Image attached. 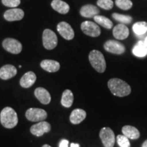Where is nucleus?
<instances>
[{
  "label": "nucleus",
  "instance_id": "1",
  "mask_svg": "<svg viewBox=\"0 0 147 147\" xmlns=\"http://www.w3.org/2000/svg\"><path fill=\"white\" fill-rule=\"evenodd\" d=\"M108 87L114 95L118 97H125L131 93V89L124 80L119 78H111L108 80Z\"/></svg>",
  "mask_w": 147,
  "mask_h": 147
},
{
  "label": "nucleus",
  "instance_id": "2",
  "mask_svg": "<svg viewBox=\"0 0 147 147\" xmlns=\"http://www.w3.org/2000/svg\"><path fill=\"white\" fill-rule=\"evenodd\" d=\"M18 116L16 111L10 107H5L0 113V121L5 128L12 129L18 124Z\"/></svg>",
  "mask_w": 147,
  "mask_h": 147
},
{
  "label": "nucleus",
  "instance_id": "3",
  "mask_svg": "<svg viewBox=\"0 0 147 147\" xmlns=\"http://www.w3.org/2000/svg\"><path fill=\"white\" fill-rule=\"evenodd\" d=\"M89 60L92 67L99 73L104 72L106 68V60L100 51L93 50L89 55Z\"/></svg>",
  "mask_w": 147,
  "mask_h": 147
},
{
  "label": "nucleus",
  "instance_id": "4",
  "mask_svg": "<svg viewBox=\"0 0 147 147\" xmlns=\"http://www.w3.org/2000/svg\"><path fill=\"white\" fill-rule=\"evenodd\" d=\"M43 46L47 50H53L57 46L58 39L54 32L49 29H46L42 34Z\"/></svg>",
  "mask_w": 147,
  "mask_h": 147
},
{
  "label": "nucleus",
  "instance_id": "5",
  "mask_svg": "<svg viewBox=\"0 0 147 147\" xmlns=\"http://www.w3.org/2000/svg\"><path fill=\"white\" fill-rule=\"evenodd\" d=\"M25 117L27 120L32 122H40L47 118V113L41 108H31L26 111Z\"/></svg>",
  "mask_w": 147,
  "mask_h": 147
},
{
  "label": "nucleus",
  "instance_id": "6",
  "mask_svg": "<svg viewBox=\"0 0 147 147\" xmlns=\"http://www.w3.org/2000/svg\"><path fill=\"white\" fill-rule=\"evenodd\" d=\"M2 46L5 51L14 55L19 54L23 49L21 42L11 38H5L2 42Z\"/></svg>",
  "mask_w": 147,
  "mask_h": 147
},
{
  "label": "nucleus",
  "instance_id": "7",
  "mask_svg": "<svg viewBox=\"0 0 147 147\" xmlns=\"http://www.w3.org/2000/svg\"><path fill=\"white\" fill-rule=\"evenodd\" d=\"M100 137L105 147H113L115 142V133L110 127H103L100 131Z\"/></svg>",
  "mask_w": 147,
  "mask_h": 147
},
{
  "label": "nucleus",
  "instance_id": "8",
  "mask_svg": "<svg viewBox=\"0 0 147 147\" xmlns=\"http://www.w3.org/2000/svg\"><path fill=\"white\" fill-rule=\"evenodd\" d=\"M81 29L82 32L88 36L96 38L101 34L100 27L96 23L92 21H84L81 24Z\"/></svg>",
  "mask_w": 147,
  "mask_h": 147
},
{
  "label": "nucleus",
  "instance_id": "9",
  "mask_svg": "<svg viewBox=\"0 0 147 147\" xmlns=\"http://www.w3.org/2000/svg\"><path fill=\"white\" fill-rule=\"evenodd\" d=\"M104 48L107 52L116 55H122L125 51V47L122 43L113 40L106 41L104 45Z\"/></svg>",
  "mask_w": 147,
  "mask_h": 147
},
{
  "label": "nucleus",
  "instance_id": "10",
  "mask_svg": "<svg viewBox=\"0 0 147 147\" xmlns=\"http://www.w3.org/2000/svg\"><path fill=\"white\" fill-rule=\"evenodd\" d=\"M57 32L64 39L71 40L74 38V32L71 25L65 21H62L57 25Z\"/></svg>",
  "mask_w": 147,
  "mask_h": 147
},
{
  "label": "nucleus",
  "instance_id": "11",
  "mask_svg": "<svg viewBox=\"0 0 147 147\" xmlns=\"http://www.w3.org/2000/svg\"><path fill=\"white\" fill-rule=\"evenodd\" d=\"M51 126L47 121H40L37 124L32 125L30 128V131L33 135L40 137L45 133H49L51 131Z\"/></svg>",
  "mask_w": 147,
  "mask_h": 147
},
{
  "label": "nucleus",
  "instance_id": "12",
  "mask_svg": "<svg viewBox=\"0 0 147 147\" xmlns=\"http://www.w3.org/2000/svg\"><path fill=\"white\" fill-rule=\"evenodd\" d=\"M23 10L19 8H12L6 10L3 14V17L8 21H21L24 17Z\"/></svg>",
  "mask_w": 147,
  "mask_h": 147
},
{
  "label": "nucleus",
  "instance_id": "13",
  "mask_svg": "<svg viewBox=\"0 0 147 147\" xmlns=\"http://www.w3.org/2000/svg\"><path fill=\"white\" fill-rule=\"evenodd\" d=\"M113 34L116 39L122 40L126 39L129 36V30L128 27L125 26V25L120 23L114 27Z\"/></svg>",
  "mask_w": 147,
  "mask_h": 147
},
{
  "label": "nucleus",
  "instance_id": "14",
  "mask_svg": "<svg viewBox=\"0 0 147 147\" xmlns=\"http://www.w3.org/2000/svg\"><path fill=\"white\" fill-rule=\"evenodd\" d=\"M17 74V69L14 65H3L0 68V78L2 80H8L13 78Z\"/></svg>",
  "mask_w": 147,
  "mask_h": 147
},
{
  "label": "nucleus",
  "instance_id": "15",
  "mask_svg": "<svg viewBox=\"0 0 147 147\" xmlns=\"http://www.w3.org/2000/svg\"><path fill=\"white\" fill-rule=\"evenodd\" d=\"M35 96L42 104H49L51 101L49 92L43 87H38L34 91Z\"/></svg>",
  "mask_w": 147,
  "mask_h": 147
},
{
  "label": "nucleus",
  "instance_id": "16",
  "mask_svg": "<svg viewBox=\"0 0 147 147\" xmlns=\"http://www.w3.org/2000/svg\"><path fill=\"white\" fill-rule=\"evenodd\" d=\"M100 10L95 5L91 4L84 5L80 8V14L84 18H92L98 15Z\"/></svg>",
  "mask_w": 147,
  "mask_h": 147
},
{
  "label": "nucleus",
  "instance_id": "17",
  "mask_svg": "<svg viewBox=\"0 0 147 147\" xmlns=\"http://www.w3.org/2000/svg\"><path fill=\"white\" fill-rule=\"evenodd\" d=\"M87 117V113L80 108H76L71 112L69 116V121L74 125H78L82 122Z\"/></svg>",
  "mask_w": 147,
  "mask_h": 147
},
{
  "label": "nucleus",
  "instance_id": "18",
  "mask_svg": "<svg viewBox=\"0 0 147 147\" xmlns=\"http://www.w3.org/2000/svg\"><path fill=\"white\" fill-rule=\"evenodd\" d=\"M40 66L44 70L49 72H56L60 69V64L55 60L45 59L40 63Z\"/></svg>",
  "mask_w": 147,
  "mask_h": 147
},
{
  "label": "nucleus",
  "instance_id": "19",
  "mask_svg": "<svg viewBox=\"0 0 147 147\" xmlns=\"http://www.w3.org/2000/svg\"><path fill=\"white\" fill-rule=\"evenodd\" d=\"M36 80V75L33 71H28L22 76L20 80V85L23 88L31 87Z\"/></svg>",
  "mask_w": 147,
  "mask_h": 147
},
{
  "label": "nucleus",
  "instance_id": "20",
  "mask_svg": "<svg viewBox=\"0 0 147 147\" xmlns=\"http://www.w3.org/2000/svg\"><path fill=\"white\" fill-rule=\"evenodd\" d=\"M51 6L55 11L61 14H65L69 11V5L61 0H53Z\"/></svg>",
  "mask_w": 147,
  "mask_h": 147
},
{
  "label": "nucleus",
  "instance_id": "21",
  "mask_svg": "<svg viewBox=\"0 0 147 147\" xmlns=\"http://www.w3.org/2000/svg\"><path fill=\"white\" fill-rule=\"evenodd\" d=\"M132 53L138 57H144L147 55V45L144 41H139L134 46Z\"/></svg>",
  "mask_w": 147,
  "mask_h": 147
},
{
  "label": "nucleus",
  "instance_id": "22",
  "mask_svg": "<svg viewBox=\"0 0 147 147\" xmlns=\"http://www.w3.org/2000/svg\"><path fill=\"white\" fill-rule=\"evenodd\" d=\"M122 132L125 136L131 140L138 139L140 136L138 129L131 125H125L122 128Z\"/></svg>",
  "mask_w": 147,
  "mask_h": 147
},
{
  "label": "nucleus",
  "instance_id": "23",
  "mask_svg": "<svg viewBox=\"0 0 147 147\" xmlns=\"http://www.w3.org/2000/svg\"><path fill=\"white\" fill-rule=\"evenodd\" d=\"M74 102V95L70 90L66 89L63 92L61 100V105L65 108H70Z\"/></svg>",
  "mask_w": 147,
  "mask_h": 147
},
{
  "label": "nucleus",
  "instance_id": "24",
  "mask_svg": "<svg viewBox=\"0 0 147 147\" xmlns=\"http://www.w3.org/2000/svg\"><path fill=\"white\" fill-rule=\"evenodd\" d=\"M93 19H94L95 23H97L98 25H101L106 29H110L113 27V22L106 16L97 15L93 17Z\"/></svg>",
  "mask_w": 147,
  "mask_h": 147
},
{
  "label": "nucleus",
  "instance_id": "25",
  "mask_svg": "<svg viewBox=\"0 0 147 147\" xmlns=\"http://www.w3.org/2000/svg\"><path fill=\"white\" fill-rule=\"evenodd\" d=\"M134 32L138 36H142L147 32V23L140 21L136 23L132 27Z\"/></svg>",
  "mask_w": 147,
  "mask_h": 147
},
{
  "label": "nucleus",
  "instance_id": "26",
  "mask_svg": "<svg viewBox=\"0 0 147 147\" xmlns=\"http://www.w3.org/2000/svg\"><path fill=\"white\" fill-rule=\"evenodd\" d=\"M113 18L115 21L119 22V23L121 24H129L131 23L132 21V18L131 16L129 15H124V14H121L118 13H113Z\"/></svg>",
  "mask_w": 147,
  "mask_h": 147
},
{
  "label": "nucleus",
  "instance_id": "27",
  "mask_svg": "<svg viewBox=\"0 0 147 147\" xmlns=\"http://www.w3.org/2000/svg\"><path fill=\"white\" fill-rule=\"evenodd\" d=\"M115 4L118 8L123 10H129L133 5L131 0H116Z\"/></svg>",
  "mask_w": 147,
  "mask_h": 147
},
{
  "label": "nucleus",
  "instance_id": "28",
  "mask_svg": "<svg viewBox=\"0 0 147 147\" xmlns=\"http://www.w3.org/2000/svg\"><path fill=\"white\" fill-rule=\"evenodd\" d=\"M97 4L101 8L106 10H109L114 6V3L112 0H97Z\"/></svg>",
  "mask_w": 147,
  "mask_h": 147
},
{
  "label": "nucleus",
  "instance_id": "29",
  "mask_svg": "<svg viewBox=\"0 0 147 147\" xmlns=\"http://www.w3.org/2000/svg\"><path fill=\"white\" fill-rule=\"evenodd\" d=\"M117 143L120 147H130V142L127 138L124 135H118L117 138Z\"/></svg>",
  "mask_w": 147,
  "mask_h": 147
},
{
  "label": "nucleus",
  "instance_id": "30",
  "mask_svg": "<svg viewBox=\"0 0 147 147\" xmlns=\"http://www.w3.org/2000/svg\"><path fill=\"white\" fill-rule=\"evenodd\" d=\"M1 3L6 7L15 8L21 3V0H1Z\"/></svg>",
  "mask_w": 147,
  "mask_h": 147
},
{
  "label": "nucleus",
  "instance_id": "31",
  "mask_svg": "<svg viewBox=\"0 0 147 147\" xmlns=\"http://www.w3.org/2000/svg\"><path fill=\"white\" fill-rule=\"evenodd\" d=\"M69 145V141L67 140H61L59 142V147H68Z\"/></svg>",
  "mask_w": 147,
  "mask_h": 147
},
{
  "label": "nucleus",
  "instance_id": "32",
  "mask_svg": "<svg viewBox=\"0 0 147 147\" xmlns=\"http://www.w3.org/2000/svg\"><path fill=\"white\" fill-rule=\"evenodd\" d=\"M70 147H80L79 144H76V143H71L70 144Z\"/></svg>",
  "mask_w": 147,
  "mask_h": 147
},
{
  "label": "nucleus",
  "instance_id": "33",
  "mask_svg": "<svg viewBox=\"0 0 147 147\" xmlns=\"http://www.w3.org/2000/svg\"><path fill=\"white\" fill-rule=\"evenodd\" d=\"M142 147H147V140L144 141V143H143L142 145Z\"/></svg>",
  "mask_w": 147,
  "mask_h": 147
},
{
  "label": "nucleus",
  "instance_id": "34",
  "mask_svg": "<svg viewBox=\"0 0 147 147\" xmlns=\"http://www.w3.org/2000/svg\"><path fill=\"white\" fill-rule=\"evenodd\" d=\"M42 147H51V146L49 144H45V145H43V146H42Z\"/></svg>",
  "mask_w": 147,
  "mask_h": 147
},
{
  "label": "nucleus",
  "instance_id": "35",
  "mask_svg": "<svg viewBox=\"0 0 147 147\" xmlns=\"http://www.w3.org/2000/svg\"><path fill=\"white\" fill-rule=\"evenodd\" d=\"M144 42H146V44L147 45V36L146 37V38H145V40H144Z\"/></svg>",
  "mask_w": 147,
  "mask_h": 147
}]
</instances>
